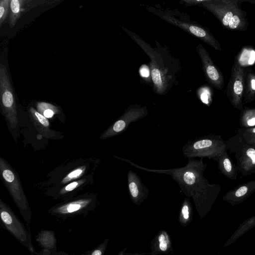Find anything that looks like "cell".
I'll return each mask as SVG.
<instances>
[{"mask_svg":"<svg viewBox=\"0 0 255 255\" xmlns=\"http://www.w3.org/2000/svg\"><path fill=\"white\" fill-rule=\"evenodd\" d=\"M136 168L147 172L162 173L171 176L186 197L191 198L200 217H205L211 210L221 187L218 184H211L204 176L206 164L203 158H189L187 164L182 167L168 169H151L135 164L130 160L118 157Z\"/></svg>","mask_w":255,"mask_h":255,"instance_id":"1","label":"cell"},{"mask_svg":"<svg viewBox=\"0 0 255 255\" xmlns=\"http://www.w3.org/2000/svg\"><path fill=\"white\" fill-rule=\"evenodd\" d=\"M123 29L149 57V68L154 92L159 95L168 93L176 80V71L170 59L165 56V52L161 51L162 48H153L133 32L125 27Z\"/></svg>","mask_w":255,"mask_h":255,"instance_id":"2","label":"cell"},{"mask_svg":"<svg viewBox=\"0 0 255 255\" xmlns=\"http://www.w3.org/2000/svg\"><path fill=\"white\" fill-rule=\"evenodd\" d=\"M242 0H182L186 6L197 5L214 15L225 28L245 31L249 26L247 14L242 9Z\"/></svg>","mask_w":255,"mask_h":255,"instance_id":"3","label":"cell"},{"mask_svg":"<svg viewBox=\"0 0 255 255\" xmlns=\"http://www.w3.org/2000/svg\"><path fill=\"white\" fill-rule=\"evenodd\" d=\"M148 10L164 21L176 26L189 34L203 41L214 49L222 51V47L209 29L198 22L191 21L188 16H184L179 12H172L149 7Z\"/></svg>","mask_w":255,"mask_h":255,"instance_id":"4","label":"cell"},{"mask_svg":"<svg viewBox=\"0 0 255 255\" xmlns=\"http://www.w3.org/2000/svg\"><path fill=\"white\" fill-rule=\"evenodd\" d=\"M227 150L226 141L220 135H208L188 141L182 148L185 158L207 157L217 160Z\"/></svg>","mask_w":255,"mask_h":255,"instance_id":"5","label":"cell"},{"mask_svg":"<svg viewBox=\"0 0 255 255\" xmlns=\"http://www.w3.org/2000/svg\"><path fill=\"white\" fill-rule=\"evenodd\" d=\"M0 171L12 199L23 217L27 228L30 230L31 212L20 182L14 171L0 157Z\"/></svg>","mask_w":255,"mask_h":255,"instance_id":"6","label":"cell"},{"mask_svg":"<svg viewBox=\"0 0 255 255\" xmlns=\"http://www.w3.org/2000/svg\"><path fill=\"white\" fill-rule=\"evenodd\" d=\"M226 145L227 150L235 154L238 172L243 176L255 173V145L246 141L240 129L226 141Z\"/></svg>","mask_w":255,"mask_h":255,"instance_id":"7","label":"cell"},{"mask_svg":"<svg viewBox=\"0 0 255 255\" xmlns=\"http://www.w3.org/2000/svg\"><path fill=\"white\" fill-rule=\"evenodd\" d=\"M0 217L1 225L23 246L30 255H37L32 244L31 230L26 228L9 207L0 200Z\"/></svg>","mask_w":255,"mask_h":255,"instance_id":"8","label":"cell"},{"mask_svg":"<svg viewBox=\"0 0 255 255\" xmlns=\"http://www.w3.org/2000/svg\"><path fill=\"white\" fill-rule=\"evenodd\" d=\"M0 105L10 127L14 128L18 124L16 104L14 91L6 66L0 64Z\"/></svg>","mask_w":255,"mask_h":255,"instance_id":"9","label":"cell"},{"mask_svg":"<svg viewBox=\"0 0 255 255\" xmlns=\"http://www.w3.org/2000/svg\"><path fill=\"white\" fill-rule=\"evenodd\" d=\"M148 113L146 106L133 104L128 106L117 120L104 131L100 138L104 139L124 132L131 123L144 118Z\"/></svg>","mask_w":255,"mask_h":255,"instance_id":"10","label":"cell"},{"mask_svg":"<svg viewBox=\"0 0 255 255\" xmlns=\"http://www.w3.org/2000/svg\"><path fill=\"white\" fill-rule=\"evenodd\" d=\"M244 89V68L241 66L235 59L226 89V94L233 107L241 111L243 109Z\"/></svg>","mask_w":255,"mask_h":255,"instance_id":"11","label":"cell"},{"mask_svg":"<svg viewBox=\"0 0 255 255\" xmlns=\"http://www.w3.org/2000/svg\"><path fill=\"white\" fill-rule=\"evenodd\" d=\"M94 206L93 199L84 198L56 205L51 208L48 212L56 217L65 219L79 215H86L93 210Z\"/></svg>","mask_w":255,"mask_h":255,"instance_id":"12","label":"cell"},{"mask_svg":"<svg viewBox=\"0 0 255 255\" xmlns=\"http://www.w3.org/2000/svg\"><path fill=\"white\" fill-rule=\"evenodd\" d=\"M196 50L200 58L206 80L217 90H222L224 87V78L220 68L213 62L209 54L201 44H198Z\"/></svg>","mask_w":255,"mask_h":255,"instance_id":"13","label":"cell"},{"mask_svg":"<svg viewBox=\"0 0 255 255\" xmlns=\"http://www.w3.org/2000/svg\"><path fill=\"white\" fill-rule=\"evenodd\" d=\"M58 0H11L8 24L13 28L17 21L26 13L36 7L55 4L59 2Z\"/></svg>","mask_w":255,"mask_h":255,"instance_id":"14","label":"cell"},{"mask_svg":"<svg viewBox=\"0 0 255 255\" xmlns=\"http://www.w3.org/2000/svg\"><path fill=\"white\" fill-rule=\"evenodd\" d=\"M127 183L131 201L135 205L140 206L147 199L149 189L142 182L140 176L131 170L127 173Z\"/></svg>","mask_w":255,"mask_h":255,"instance_id":"15","label":"cell"},{"mask_svg":"<svg viewBox=\"0 0 255 255\" xmlns=\"http://www.w3.org/2000/svg\"><path fill=\"white\" fill-rule=\"evenodd\" d=\"M255 192V180L249 181L236 186L223 197L224 201L232 206L239 205Z\"/></svg>","mask_w":255,"mask_h":255,"instance_id":"16","label":"cell"},{"mask_svg":"<svg viewBox=\"0 0 255 255\" xmlns=\"http://www.w3.org/2000/svg\"><path fill=\"white\" fill-rule=\"evenodd\" d=\"M150 255L167 254L173 251L170 236L166 230L159 231L150 243Z\"/></svg>","mask_w":255,"mask_h":255,"instance_id":"17","label":"cell"},{"mask_svg":"<svg viewBox=\"0 0 255 255\" xmlns=\"http://www.w3.org/2000/svg\"><path fill=\"white\" fill-rule=\"evenodd\" d=\"M255 100V72L249 67L244 68L243 104L253 102Z\"/></svg>","mask_w":255,"mask_h":255,"instance_id":"18","label":"cell"},{"mask_svg":"<svg viewBox=\"0 0 255 255\" xmlns=\"http://www.w3.org/2000/svg\"><path fill=\"white\" fill-rule=\"evenodd\" d=\"M218 168L226 178L235 180L238 176V169L231 160L227 151H224L216 160Z\"/></svg>","mask_w":255,"mask_h":255,"instance_id":"19","label":"cell"},{"mask_svg":"<svg viewBox=\"0 0 255 255\" xmlns=\"http://www.w3.org/2000/svg\"><path fill=\"white\" fill-rule=\"evenodd\" d=\"M35 240L42 249L57 252V239L53 231L41 230L35 237Z\"/></svg>","mask_w":255,"mask_h":255,"instance_id":"20","label":"cell"},{"mask_svg":"<svg viewBox=\"0 0 255 255\" xmlns=\"http://www.w3.org/2000/svg\"><path fill=\"white\" fill-rule=\"evenodd\" d=\"M255 227V216L251 217L242 223L232 235L224 244L223 248H225L233 244L244 234Z\"/></svg>","mask_w":255,"mask_h":255,"instance_id":"21","label":"cell"},{"mask_svg":"<svg viewBox=\"0 0 255 255\" xmlns=\"http://www.w3.org/2000/svg\"><path fill=\"white\" fill-rule=\"evenodd\" d=\"M193 218V208L189 198L186 197L183 200L179 214L178 221L184 227L188 226Z\"/></svg>","mask_w":255,"mask_h":255,"instance_id":"22","label":"cell"},{"mask_svg":"<svg viewBox=\"0 0 255 255\" xmlns=\"http://www.w3.org/2000/svg\"><path fill=\"white\" fill-rule=\"evenodd\" d=\"M30 115L37 129L43 133L47 134L49 131V122L46 118L39 113L33 107L29 109Z\"/></svg>","mask_w":255,"mask_h":255,"instance_id":"23","label":"cell"},{"mask_svg":"<svg viewBox=\"0 0 255 255\" xmlns=\"http://www.w3.org/2000/svg\"><path fill=\"white\" fill-rule=\"evenodd\" d=\"M235 59L241 66L246 68L255 63V50L249 47L243 48L242 51Z\"/></svg>","mask_w":255,"mask_h":255,"instance_id":"24","label":"cell"},{"mask_svg":"<svg viewBox=\"0 0 255 255\" xmlns=\"http://www.w3.org/2000/svg\"><path fill=\"white\" fill-rule=\"evenodd\" d=\"M240 125L243 128L255 127V108H246L241 111Z\"/></svg>","mask_w":255,"mask_h":255,"instance_id":"25","label":"cell"},{"mask_svg":"<svg viewBox=\"0 0 255 255\" xmlns=\"http://www.w3.org/2000/svg\"><path fill=\"white\" fill-rule=\"evenodd\" d=\"M36 105L37 111L47 119L51 118L60 113L59 107L49 103L39 102Z\"/></svg>","mask_w":255,"mask_h":255,"instance_id":"26","label":"cell"},{"mask_svg":"<svg viewBox=\"0 0 255 255\" xmlns=\"http://www.w3.org/2000/svg\"><path fill=\"white\" fill-rule=\"evenodd\" d=\"M198 95L200 101L207 106L212 103L213 91L210 87L204 86L201 87L198 91Z\"/></svg>","mask_w":255,"mask_h":255,"instance_id":"27","label":"cell"},{"mask_svg":"<svg viewBox=\"0 0 255 255\" xmlns=\"http://www.w3.org/2000/svg\"><path fill=\"white\" fill-rule=\"evenodd\" d=\"M11 0H0V27L8 21Z\"/></svg>","mask_w":255,"mask_h":255,"instance_id":"28","label":"cell"},{"mask_svg":"<svg viewBox=\"0 0 255 255\" xmlns=\"http://www.w3.org/2000/svg\"><path fill=\"white\" fill-rule=\"evenodd\" d=\"M86 169V167L85 166H82L71 171L64 177L62 180L61 183L65 184L74 179L80 178L84 174Z\"/></svg>","mask_w":255,"mask_h":255,"instance_id":"29","label":"cell"},{"mask_svg":"<svg viewBox=\"0 0 255 255\" xmlns=\"http://www.w3.org/2000/svg\"><path fill=\"white\" fill-rule=\"evenodd\" d=\"M109 242V239H106L97 247L91 250L86 252L82 255H104Z\"/></svg>","mask_w":255,"mask_h":255,"instance_id":"30","label":"cell"},{"mask_svg":"<svg viewBox=\"0 0 255 255\" xmlns=\"http://www.w3.org/2000/svg\"><path fill=\"white\" fill-rule=\"evenodd\" d=\"M242 135L246 141L255 145V127L247 128L240 129Z\"/></svg>","mask_w":255,"mask_h":255,"instance_id":"31","label":"cell"},{"mask_svg":"<svg viewBox=\"0 0 255 255\" xmlns=\"http://www.w3.org/2000/svg\"><path fill=\"white\" fill-rule=\"evenodd\" d=\"M86 181L85 179H80L79 180L73 181L69 184L65 186L64 187L62 188L60 191L59 192V194L61 195H63L66 194L68 192H69L77 188L79 186H81L83 184H84Z\"/></svg>","mask_w":255,"mask_h":255,"instance_id":"32","label":"cell"},{"mask_svg":"<svg viewBox=\"0 0 255 255\" xmlns=\"http://www.w3.org/2000/svg\"><path fill=\"white\" fill-rule=\"evenodd\" d=\"M37 255H52V253L51 251L45 250V249H42L41 251H40L39 253H38Z\"/></svg>","mask_w":255,"mask_h":255,"instance_id":"33","label":"cell"},{"mask_svg":"<svg viewBox=\"0 0 255 255\" xmlns=\"http://www.w3.org/2000/svg\"><path fill=\"white\" fill-rule=\"evenodd\" d=\"M52 255H69L67 253L60 251V252H51Z\"/></svg>","mask_w":255,"mask_h":255,"instance_id":"34","label":"cell"},{"mask_svg":"<svg viewBox=\"0 0 255 255\" xmlns=\"http://www.w3.org/2000/svg\"><path fill=\"white\" fill-rule=\"evenodd\" d=\"M127 250V248H125L123 250L121 251L117 255H123L124 253L126 252V251Z\"/></svg>","mask_w":255,"mask_h":255,"instance_id":"35","label":"cell"},{"mask_svg":"<svg viewBox=\"0 0 255 255\" xmlns=\"http://www.w3.org/2000/svg\"><path fill=\"white\" fill-rule=\"evenodd\" d=\"M143 254H129V253H126V252L124 253L123 255H141Z\"/></svg>","mask_w":255,"mask_h":255,"instance_id":"36","label":"cell"}]
</instances>
